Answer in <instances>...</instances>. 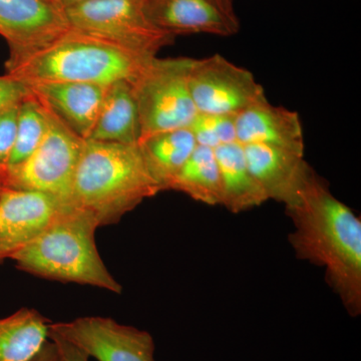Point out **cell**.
Here are the masks:
<instances>
[{"instance_id":"23","label":"cell","mask_w":361,"mask_h":361,"mask_svg":"<svg viewBox=\"0 0 361 361\" xmlns=\"http://www.w3.org/2000/svg\"><path fill=\"white\" fill-rule=\"evenodd\" d=\"M20 103L0 111V184L8 167L16 142Z\"/></svg>"},{"instance_id":"15","label":"cell","mask_w":361,"mask_h":361,"mask_svg":"<svg viewBox=\"0 0 361 361\" xmlns=\"http://www.w3.org/2000/svg\"><path fill=\"white\" fill-rule=\"evenodd\" d=\"M242 146L249 170L268 200L286 204L310 166L304 160V155L270 145Z\"/></svg>"},{"instance_id":"3","label":"cell","mask_w":361,"mask_h":361,"mask_svg":"<svg viewBox=\"0 0 361 361\" xmlns=\"http://www.w3.org/2000/svg\"><path fill=\"white\" fill-rule=\"evenodd\" d=\"M99 223L92 214L66 204L44 231L11 260L33 276L97 287L121 294L123 286L106 268L96 244Z\"/></svg>"},{"instance_id":"7","label":"cell","mask_w":361,"mask_h":361,"mask_svg":"<svg viewBox=\"0 0 361 361\" xmlns=\"http://www.w3.org/2000/svg\"><path fill=\"white\" fill-rule=\"evenodd\" d=\"M45 111L47 128L44 139L25 161L6 171L1 185L51 195L68 204L85 140L66 127L51 111Z\"/></svg>"},{"instance_id":"28","label":"cell","mask_w":361,"mask_h":361,"mask_svg":"<svg viewBox=\"0 0 361 361\" xmlns=\"http://www.w3.org/2000/svg\"><path fill=\"white\" fill-rule=\"evenodd\" d=\"M223 2V4L230 11H234V6H233V0H221Z\"/></svg>"},{"instance_id":"20","label":"cell","mask_w":361,"mask_h":361,"mask_svg":"<svg viewBox=\"0 0 361 361\" xmlns=\"http://www.w3.org/2000/svg\"><path fill=\"white\" fill-rule=\"evenodd\" d=\"M169 190L186 194L207 205H222V182L214 149L197 145Z\"/></svg>"},{"instance_id":"29","label":"cell","mask_w":361,"mask_h":361,"mask_svg":"<svg viewBox=\"0 0 361 361\" xmlns=\"http://www.w3.org/2000/svg\"><path fill=\"white\" fill-rule=\"evenodd\" d=\"M4 186H2L1 184H0V195H1L2 190H4Z\"/></svg>"},{"instance_id":"6","label":"cell","mask_w":361,"mask_h":361,"mask_svg":"<svg viewBox=\"0 0 361 361\" xmlns=\"http://www.w3.org/2000/svg\"><path fill=\"white\" fill-rule=\"evenodd\" d=\"M63 11L73 30L146 56L174 42L149 20L145 0H90Z\"/></svg>"},{"instance_id":"9","label":"cell","mask_w":361,"mask_h":361,"mask_svg":"<svg viewBox=\"0 0 361 361\" xmlns=\"http://www.w3.org/2000/svg\"><path fill=\"white\" fill-rule=\"evenodd\" d=\"M49 331L97 361H156L151 334L113 318L84 316L71 322H51Z\"/></svg>"},{"instance_id":"27","label":"cell","mask_w":361,"mask_h":361,"mask_svg":"<svg viewBox=\"0 0 361 361\" xmlns=\"http://www.w3.org/2000/svg\"><path fill=\"white\" fill-rule=\"evenodd\" d=\"M87 1H90V0H56V4L63 9L78 6V4H84V2Z\"/></svg>"},{"instance_id":"26","label":"cell","mask_w":361,"mask_h":361,"mask_svg":"<svg viewBox=\"0 0 361 361\" xmlns=\"http://www.w3.org/2000/svg\"><path fill=\"white\" fill-rule=\"evenodd\" d=\"M28 361H61V358L58 346L49 339L39 353Z\"/></svg>"},{"instance_id":"30","label":"cell","mask_w":361,"mask_h":361,"mask_svg":"<svg viewBox=\"0 0 361 361\" xmlns=\"http://www.w3.org/2000/svg\"><path fill=\"white\" fill-rule=\"evenodd\" d=\"M51 1L56 2V0H51Z\"/></svg>"},{"instance_id":"8","label":"cell","mask_w":361,"mask_h":361,"mask_svg":"<svg viewBox=\"0 0 361 361\" xmlns=\"http://www.w3.org/2000/svg\"><path fill=\"white\" fill-rule=\"evenodd\" d=\"M189 87L198 114L237 116L266 99L253 73L220 54L195 59Z\"/></svg>"},{"instance_id":"11","label":"cell","mask_w":361,"mask_h":361,"mask_svg":"<svg viewBox=\"0 0 361 361\" xmlns=\"http://www.w3.org/2000/svg\"><path fill=\"white\" fill-rule=\"evenodd\" d=\"M66 205L51 195L4 187L0 195V263L11 260Z\"/></svg>"},{"instance_id":"1","label":"cell","mask_w":361,"mask_h":361,"mask_svg":"<svg viewBox=\"0 0 361 361\" xmlns=\"http://www.w3.org/2000/svg\"><path fill=\"white\" fill-rule=\"evenodd\" d=\"M284 205L294 225L289 242L297 257L324 268L327 282L348 314L360 315V218L330 192L310 166Z\"/></svg>"},{"instance_id":"10","label":"cell","mask_w":361,"mask_h":361,"mask_svg":"<svg viewBox=\"0 0 361 361\" xmlns=\"http://www.w3.org/2000/svg\"><path fill=\"white\" fill-rule=\"evenodd\" d=\"M65 11L51 0H0V35L14 63L40 51L70 30Z\"/></svg>"},{"instance_id":"12","label":"cell","mask_w":361,"mask_h":361,"mask_svg":"<svg viewBox=\"0 0 361 361\" xmlns=\"http://www.w3.org/2000/svg\"><path fill=\"white\" fill-rule=\"evenodd\" d=\"M149 20L164 32L177 35L232 37L239 32L236 13L221 0H145Z\"/></svg>"},{"instance_id":"25","label":"cell","mask_w":361,"mask_h":361,"mask_svg":"<svg viewBox=\"0 0 361 361\" xmlns=\"http://www.w3.org/2000/svg\"><path fill=\"white\" fill-rule=\"evenodd\" d=\"M49 339L56 344L61 361H90V356L65 338L49 331Z\"/></svg>"},{"instance_id":"13","label":"cell","mask_w":361,"mask_h":361,"mask_svg":"<svg viewBox=\"0 0 361 361\" xmlns=\"http://www.w3.org/2000/svg\"><path fill=\"white\" fill-rule=\"evenodd\" d=\"M37 101L66 127L89 140L108 85L71 82L25 84Z\"/></svg>"},{"instance_id":"16","label":"cell","mask_w":361,"mask_h":361,"mask_svg":"<svg viewBox=\"0 0 361 361\" xmlns=\"http://www.w3.org/2000/svg\"><path fill=\"white\" fill-rule=\"evenodd\" d=\"M141 137V122L132 84L121 80L108 85L89 140L137 145Z\"/></svg>"},{"instance_id":"19","label":"cell","mask_w":361,"mask_h":361,"mask_svg":"<svg viewBox=\"0 0 361 361\" xmlns=\"http://www.w3.org/2000/svg\"><path fill=\"white\" fill-rule=\"evenodd\" d=\"M51 320L35 308L23 307L0 318V361H28L49 339Z\"/></svg>"},{"instance_id":"24","label":"cell","mask_w":361,"mask_h":361,"mask_svg":"<svg viewBox=\"0 0 361 361\" xmlns=\"http://www.w3.org/2000/svg\"><path fill=\"white\" fill-rule=\"evenodd\" d=\"M30 94V90L25 82L11 77L7 73L0 77V111L11 104L20 103Z\"/></svg>"},{"instance_id":"5","label":"cell","mask_w":361,"mask_h":361,"mask_svg":"<svg viewBox=\"0 0 361 361\" xmlns=\"http://www.w3.org/2000/svg\"><path fill=\"white\" fill-rule=\"evenodd\" d=\"M193 59L154 58L133 80L142 137L185 129L198 111L189 87Z\"/></svg>"},{"instance_id":"4","label":"cell","mask_w":361,"mask_h":361,"mask_svg":"<svg viewBox=\"0 0 361 361\" xmlns=\"http://www.w3.org/2000/svg\"><path fill=\"white\" fill-rule=\"evenodd\" d=\"M156 56L123 49L70 28L58 39L26 58L6 63V73L25 84L85 82L110 85L132 82Z\"/></svg>"},{"instance_id":"14","label":"cell","mask_w":361,"mask_h":361,"mask_svg":"<svg viewBox=\"0 0 361 361\" xmlns=\"http://www.w3.org/2000/svg\"><path fill=\"white\" fill-rule=\"evenodd\" d=\"M235 121L240 144L270 145L304 155L302 123L296 111L265 99L241 111Z\"/></svg>"},{"instance_id":"22","label":"cell","mask_w":361,"mask_h":361,"mask_svg":"<svg viewBox=\"0 0 361 361\" xmlns=\"http://www.w3.org/2000/svg\"><path fill=\"white\" fill-rule=\"evenodd\" d=\"M236 116L197 114L190 130L199 146L215 149L237 142Z\"/></svg>"},{"instance_id":"18","label":"cell","mask_w":361,"mask_h":361,"mask_svg":"<svg viewBox=\"0 0 361 361\" xmlns=\"http://www.w3.org/2000/svg\"><path fill=\"white\" fill-rule=\"evenodd\" d=\"M223 188V206L233 213L243 212L268 201L247 165L243 146L238 142L214 149Z\"/></svg>"},{"instance_id":"2","label":"cell","mask_w":361,"mask_h":361,"mask_svg":"<svg viewBox=\"0 0 361 361\" xmlns=\"http://www.w3.org/2000/svg\"><path fill=\"white\" fill-rule=\"evenodd\" d=\"M160 192L137 144L85 140L68 204L92 214L102 227L120 222Z\"/></svg>"},{"instance_id":"21","label":"cell","mask_w":361,"mask_h":361,"mask_svg":"<svg viewBox=\"0 0 361 361\" xmlns=\"http://www.w3.org/2000/svg\"><path fill=\"white\" fill-rule=\"evenodd\" d=\"M47 128V111L30 94L20 103L16 142L7 170L20 165L32 155L44 139Z\"/></svg>"},{"instance_id":"17","label":"cell","mask_w":361,"mask_h":361,"mask_svg":"<svg viewBox=\"0 0 361 361\" xmlns=\"http://www.w3.org/2000/svg\"><path fill=\"white\" fill-rule=\"evenodd\" d=\"M137 146L149 174L163 192L168 191L197 142L190 128H185L142 137Z\"/></svg>"}]
</instances>
